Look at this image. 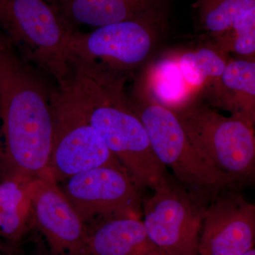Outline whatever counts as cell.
Segmentation results:
<instances>
[{
	"mask_svg": "<svg viewBox=\"0 0 255 255\" xmlns=\"http://www.w3.org/2000/svg\"><path fill=\"white\" fill-rule=\"evenodd\" d=\"M0 28L25 61L63 86L70 70L66 53L75 30L46 0H0Z\"/></svg>",
	"mask_w": 255,
	"mask_h": 255,
	"instance_id": "obj_4",
	"label": "cell"
},
{
	"mask_svg": "<svg viewBox=\"0 0 255 255\" xmlns=\"http://www.w3.org/2000/svg\"><path fill=\"white\" fill-rule=\"evenodd\" d=\"M3 156H4V145H3V141L0 136V167H1V162H2Z\"/></svg>",
	"mask_w": 255,
	"mask_h": 255,
	"instance_id": "obj_21",
	"label": "cell"
},
{
	"mask_svg": "<svg viewBox=\"0 0 255 255\" xmlns=\"http://www.w3.org/2000/svg\"><path fill=\"white\" fill-rule=\"evenodd\" d=\"M53 1H56V2H58V1H63V0H53Z\"/></svg>",
	"mask_w": 255,
	"mask_h": 255,
	"instance_id": "obj_23",
	"label": "cell"
},
{
	"mask_svg": "<svg viewBox=\"0 0 255 255\" xmlns=\"http://www.w3.org/2000/svg\"><path fill=\"white\" fill-rule=\"evenodd\" d=\"M67 179L62 191L84 223L108 215L139 219L138 189L124 169L97 167Z\"/></svg>",
	"mask_w": 255,
	"mask_h": 255,
	"instance_id": "obj_9",
	"label": "cell"
},
{
	"mask_svg": "<svg viewBox=\"0 0 255 255\" xmlns=\"http://www.w3.org/2000/svg\"><path fill=\"white\" fill-rule=\"evenodd\" d=\"M206 206L202 196L170 177L144 204L146 231L167 255H200L199 240Z\"/></svg>",
	"mask_w": 255,
	"mask_h": 255,
	"instance_id": "obj_8",
	"label": "cell"
},
{
	"mask_svg": "<svg viewBox=\"0 0 255 255\" xmlns=\"http://www.w3.org/2000/svg\"><path fill=\"white\" fill-rule=\"evenodd\" d=\"M214 45L226 54L236 55L237 59L255 61V11L242 18Z\"/></svg>",
	"mask_w": 255,
	"mask_h": 255,
	"instance_id": "obj_19",
	"label": "cell"
},
{
	"mask_svg": "<svg viewBox=\"0 0 255 255\" xmlns=\"http://www.w3.org/2000/svg\"><path fill=\"white\" fill-rule=\"evenodd\" d=\"M51 90L11 43L0 47L1 178L30 181L48 171L53 144Z\"/></svg>",
	"mask_w": 255,
	"mask_h": 255,
	"instance_id": "obj_1",
	"label": "cell"
},
{
	"mask_svg": "<svg viewBox=\"0 0 255 255\" xmlns=\"http://www.w3.org/2000/svg\"><path fill=\"white\" fill-rule=\"evenodd\" d=\"M193 7L203 36L214 45L242 18L255 11V0H198Z\"/></svg>",
	"mask_w": 255,
	"mask_h": 255,
	"instance_id": "obj_16",
	"label": "cell"
},
{
	"mask_svg": "<svg viewBox=\"0 0 255 255\" xmlns=\"http://www.w3.org/2000/svg\"><path fill=\"white\" fill-rule=\"evenodd\" d=\"M130 100L145 127L154 153L172 169L180 184L199 196L217 195L236 183L216 168L194 147L175 114L150 99L138 87Z\"/></svg>",
	"mask_w": 255,
	"mask_h": 255,
	"instance_id": "obj_5",
	"label": "cell"
},
{
	"mask_svg": "<svg viewBox=\"0 0 255 255\" xmlns=\"http://www.w3.org/2000/svg\"><path fill=\"white\" fill-rule=\"evenodd\" d=\"M206 90L211 105L255 125V61L230 58L221 77Z\"/></svg>",
	"mask_w": 255,
	"mask_h": 255,
	"instance_id": "obj_12",
	"label": "cell"
},
{
	"mask_svg": "<svg viewBox=\"0 0 255 255\" xmlns=\"http://www.w3.org/2000/svg\"><path fill=\"white\" fill-rule=\"evenodd\" d=\"M90 255H167L147 234L143 222L116 217L89 233Z\"/></svg>",
	"mask_w": 255,
	"mask_h": 255,
	"instance_id": "obj_14",
	"label": "cell"
},
{
	"mask_svg": "<svg viewBox=\"0 0 255 255\" xmlns=\"http://www.w3.org/2000/svg\"><path fill=\"white\" fill-rule=\"evenodd\" d=\"M243 255H255V248H252L249 251L247 252L246 253H245V254Z\"/></svg>",
	"mask_w": 255,
	"mask_h": 255,
	"instance_id": "obj_22",
	"label": "cell"
},
{
	"mask_svg": "<svg viewBox=\"0 0 255 255\" xmlns=\"http://www.w3.org/2000/svg\"><path fill=\"white\" fill-rule=\"evenodd\" d=\"M55 6L70 28H96L136 19L155 10L156 0H63Z\"/></svg>",
	"mask_w": 255,
	"mask_h": 255,
	"instance_id": "obj_13",
	"label": "cell"
},
{
	"mask_svg": "<svg viewBox=\"0 0 255 255\" xmlns=\"http://www.w3.org/2000/svg\"><path fill=\"white\" fill-rule=\"evenodd\" d=\"M255 206L236 194L217 196L206 206L200 255H243L253 248Z\"/></svg>",
	"mask_w": 255,
	"mask_h": 255,
	"instance_id": "obj_11",
	"label": "cell"
},
{
	"mask_svg": "<svg viewBox=\"0 0 255 255\" xmlns=\"http://www.w3.org/2000/svg\"><path fill=\"white\" fill-rule=\"evenodd\" d=\"M31 210L53 255H90L89 233L49 172L28 182Z\"/></svg>",
	"mask_w": 255,
	"mask_h": 255,
	"instance_id": "obj_10",
	"label": "cell"
},
{
	"mask_svg": "<svg viewBox=\"0 0 255 255\" xmlns=\"http://www.w3.org/2000/svg\"><path fill=\"white\" fill-rule=\"evenodd\" d=\"M28 182L4 177L0 182V236L9 241H17L24 232L31 210Z\"/></svg>",
	"mask_w": 255,
	"mask_h": 255,
	"instance_id": "obj_18",
	"label": "cell"
},
{
	"mask_svg": "<svg viewBox=\"0 0 255 255\" xmlns=\"http://www.w3.org/2000/svg\"><path fill=\"white\" fill-rule=\"evenodd\" d=\"M218 47L206 42L195 49L179 52V65L187 85L198 95L222 75L230 60Z\"/></svg>",
	"mask_w": 255,
	"mask_h": 255,
	"instance_id": "obj_17",
	"label": "cell"
},
{
	"mask_svg": "<svg viewBox=\"0 0 255 255\" xmlns=\"http://www.w3.org/2000/svg\"><path fill=\"white\" fill-rule=\"evenodd\" d=\"M10 42L9 39L6 38V36H5L4 32L1 31V28H0V47L4 46L6 43H9Z\"/></svg>",
	"mask_w": 255,
	"mask_h": 255,
	"instance_id": "obj_20",
	"label": "cell"
},
{
	"mask_svg": "<svg viewBox=\"0 0 255 255\" xmlns=\"http://www.w3.org/2000/svg\"><path fill=\"white\" fill-rule=\"evenodd\" d=\"M52 113L53 144L48 172L56 182L97 167L124 169L97 136L68 87H58L53 91Z\"/></svg>",
	"mask_w": 255,
	"mask_h": 255,
	"instance_id": "obj_7",
	"label": "cell"
},
{
	"mask_svg": "<svg viewBox=\"0 0 255 255\" xmlns=\"http://www.w3.org/2000/svg\"><path fill=\"white\" fill-rule=\"evenodd\" d=\"M160 22L155 10L142 17L107 25L88 33L75 30L67 47L69 68L127 80L150 56Z\"/></svg>",
	"mask_w": 255,
	"mask_h": 255,
	"instance_id": "obj_3",
	"label": "cell"
},
{
	"mask_svg": "<svg viewBox=\"0 0 255 255\" xmlns=\"http://www.w3.org/2000/svg\"><path fill=\"white\" fill-rule=\"evenodd\" d=\"M191 145L216 168L245 182L254 176V125L238 117H227L194 102L173 112Z\"/></svg>",
	"mask_w": 255,
	"mask_h": 255,
	"instance_id": "obj_6",
	"label": "cell"
},
{
	"mask_svg": "<svg viewBox=\"0 0 255 255\" xmlns=\"http://www.w3.org/2000/svg\"></svg>",
	"mask_w": 255,
	"mask_h": 255,
	"instance_id": "obj_24",
	"label": "cell"
},
{
	"mask_svg": "<svg viewBox=\"0 0 255 255\" xmlns=\"http://www.w3.org/2000/svg\"><path fill=\"white\" fill-rule=\"evenodd\" d=\"M137 87L150 99L172 112L196 102V96L187 85L179 65V52H170L149 65Z\"/></svg>",
	"mask_w": 255,
	"mask_h": 255,
	"instance_id": "obj_15",
	"label": "cell"
},
{
	"mask_svg": "<svg viewBox=\"0 0 255 255\" xmlns=\"http://www.w3.org/2000/svg\"><path fill=\"white\" fill-rule=\"evenodd\" d=\"M127 81L97 72L71 70L63 86L68 87L97 136L118 159L135 187L154 189L169 176L128 98Z\"/></svg>",
	"mask_w": 255,
	"mask_h": 255,
	"instance_id": "obj_2",
	"label": "cell"
}]
</instances>
